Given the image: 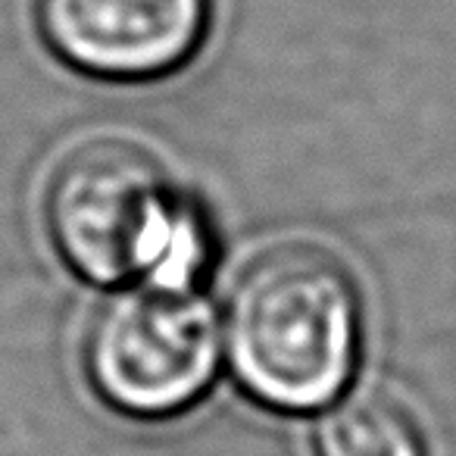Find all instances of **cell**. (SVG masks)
<instances>
[{"label": "cell", "instance_id": "cell-2", "mask_svg": "<svg viewBox=\"0 0 456 456\" xmlns=\"http://www.w3.org/2000/svg\"><path fill=\"white\" fill-rule=\"evenodd\" d=\"M45 216L63 260L101 285L138 275L194 285L207 254L163 163L126 138L72 147L47 182Z\"/></svg>", "mask_w": 456, "mask_h": 456}, {"label": "cell", "instance_id": "cell-1", "mask_svg": "<svg viewBox=\"0 0 456 456\" xmlns=\"http://www.w3.org/2000/svg\"><path fill=\"white\" fill-rule=\"evenodd\" d=\"M360 304L331 250L281 241L238 273L225 306L228 360L250 397L316 410L350 379Z\"/></svg>", "mask_w": 456, "mask_h": 456}, {"label": "cell", "instance_id": "cell-5", "mask_svg": "<svg viewBox=\"0 0 456 456\" xmlns=\"http://www.w3.org/2000/svg\"><path fill=\"white\" fill-rule=\"evenodd\" d=\"M319 456H428L412 412L381 391L344 397L319 425Z\"/></svg>", "mask_w": 456, "mask_h": 456}, {"label": "cell", "instance_id": "cell-4", "mask_svg": "<svg viewBox=\"0 0 456 456\" xmlns=\"http://www.w3.org/2000/svg\"><path fill=\"white\" fill-rule=\"evenodd\" d=\"M38 28L69 66L101 78H153L197 51L207 0H38Z\"/></svg>", "mask_w": 456, "mask_h": 456}, {"label": "cell", "instance_id": "cell-3", "mask_svg": "<svg viewBox=\"0 0 456 456\" xmlns=\"http://www.w3.org/2000/svg\"><path fill=\"white\" fill-rule=\"evenodd\" d=\"M216 322L194 285L147 279L113 294L88 329L85 362L97 394L128 416L191 406L216 372Z\"/></svg>", "mask_w": 456, "mask_h": 456}]
</instances>
